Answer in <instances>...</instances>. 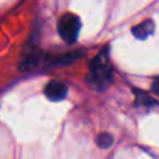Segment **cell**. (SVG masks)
I'll use <instances>...</instances> for the list:
<instances>
[{"label": "cell", "instance_id": "1", "mask_svg": "<svg viewBox=\"0 0 159 159\" xmlns=\"http://www.w3.org/2000/svg\"><path fill=\"white\" fill-rule=\"evenodd\" d=\"M113 78V70L109 64L106 53H99L89 66V73H88L87 81L92 88L98 91H102L112 82Z\"/></svg>", "mask_w": 159, "mask_h": 159}, {"label": "cell", "instance_id": "2", "mask_svg": "<svg viewBox=\"0 0 159 159\" xmlns=\"http://www.w3.org/2000/svg\"><path fill=\"white\" fill-rule=\"evenodd\" d=\"M81 30V21L75 14L66 13L60 17L57 22V32L60 38L67 43H74Z\"/></svg>", "mask_w": 159, "mask_h": 159}, {"label": "cell", "instance_id": "3", "mask_svg": "<svg viewBox=\"0 0 159 159\" xmlns=\"http://www.w3.org/2000/svg\"><path fill=\"white\" fill-rule=\"evenodd\" d=\"M45 95L50 101H61L67 96V87L61 81H50L49 84L45 87Z\"/></svg>", "mask_w": 159, "mask_h": 159}, {"label": "cell", "instance_id": "4", "mask_svg": "<svg viewBox=\"0 0 159 159\" xmlns=\"http://www.w3.org/2000/svg\"><path fill=\"white\" fill-rule=\"evenodd\" d=\"M152 32H154V22L151 20H145V21L140 22V24H137L133 28V35L138 39L148 38Z\"/></svg>", "mask_w": 159, "mask_h": 159}, {"label": "cell", "instance_id": "5", "mask_svg": "<svg viewBox=\"0 0 159 159\" xmlns=\"http://www.w3.org/2000/svg\"><path fill=\"white\" fill-rule=\"evenodd\" d=\"M78 56H81L78 52H70V53H63V55L49 57L48 61L50 63V66H63V64H69L71 61H74Z\"/></svg>", "mask_w": 159, "mask_h": 159}, {"label": "cell", "instance_id": "6", "mask_svg": "<svg viewBox=\"0 0 159 159\" xmlns=\"http://www.w3.org/2000/svg\"><path fill=\"white\" fill-rule=\"evenodd\" d=\"M134 95H135V103L138 106H152V105H157V101L154 98L148 95V93L143 92V91H134Z\"/></svg>", "mask_w": 159, "mask_h": 159}, {"label": "cell", "instance_id": "7", "mask_svg": "<svg viewBox=\"0 0 159 159\" xmlns=\"http://www.w3.org/2000/svg\"><path fill=\"white\" fill-rule=\"evenodd\" d=\"M96 144H98V147L106 149L113 144V137L109 133H102V134H99L98 138H96Z\"/></svg>", "mask_w": 159, "mask_h": 159}, {"label": "cell", "instance_id": "8", "mask_svg": "<svg viewBox=\"0 0 159 159\" xmlns=\"http://www.w3.org/2000/svg\"><path fill=\"white\" fill-rule=\"evenodd\" d=\"M151 88H152V92L157 93V95H159V77L154 80V82H152Z\"/></svg>", "mask_w": 159, "mask_h": 159}]
</instances>
